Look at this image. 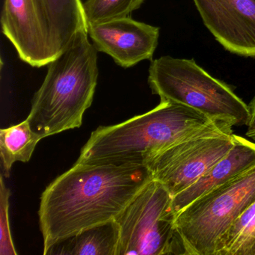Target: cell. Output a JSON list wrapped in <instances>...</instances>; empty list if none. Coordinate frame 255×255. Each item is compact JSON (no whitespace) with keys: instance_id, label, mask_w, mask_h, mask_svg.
<instances>
[{"instance_id":"6da1fadb","label":"cell","mask_w":255,"mask_h":255,"mask_svg":"<svg viewBox=\"0 0 255 255\" xmlns=\"http://www.w3.org/2000/svg\"><path fill=\"white\" fill-rule=\"evenodd\" d=\"M152 179L148 168L137 162L74 164L41 195L44 255L83 230L116 220Z\"/></svg>"},{"instance_id":"7a4b0ae2","label":"cell","mask_w":255,"mask_h":255,"mask_svg":"<svg viewBox=\"0 0 255 255\" xmlns=\"http://www.w3.org/2000/svg\"><path fill=\"white\" fill-rule=\"evenodd\" d=\"M97 52L88 32L83 31L47 65L26 119L42 138L81 126L98 84Z\"/></svg>"},{"instance_id":"3957f363","label":"cell","mask_w":255,"mask_h":255,"mask_svg":"<svg viewBox=\"0 0 255 255\" xmlns=\"http://www.w3.org/2000/svg\"><path fill=\"white\" fill-rule=\"evenodd\" d=\"M213 122L191 107L160 101L144 114L118 125L99 127L83 146L76 163L144 164L150 155Z\"/></svg>"},{"instance_id":"277c9868","label":"cell","mask_w":255,"mask_h":255,"mask_svg":"<svg viewBox=\"0 0 255 255\" xmlns=\"http://www.w3.org/2000/svg\"><path fill=\"white\" fill-rule=\"evenodd\" d=\"M147 82L160 101L191 107L217 123L247 126L249 105L194 59L164 56L152 60Z\"/></svg>"},{"instance_id":"5b68a950","label":"cell","mask_w":255,"mask_h":255,"mask_svg":"<svg viewBox=\"0 0 255 255\" xmlns=\"http://www.w3.org/2000/svg\"><path fill=\"white\" fill-rule=\"evenodd\" d=\"M255 201V165L212 189L176 214L186 255H216L224 234Z\"/></svg>"},{"instance_id":"8992f818","label":"cell","mask_w":255,"mask_h":255,"mask_svg":"<svg viewBox=\"0 0 255 255\" xmlns=\"http://www.w3.org/2000/svg\"><path fill=\"white\" fill-rule=\"evenodd\" d=\"M172 200L166 188L152 179L116 218L117 255H186Z\"/></svg>"},{"instance_id":"52a82bcc","label":"cell","mask_w":255,"mask_h":255,"mask_svg":"<svg viewBox=\"0 0 255 255\" xmlns=\"http://www.w3.org/2000/svg\"><path fill=\"white\" fill-rule=\"evenodd\" d=\"M233 127L213 123L150 155L144 161L152 177L173 197L202 177L235 144Z\"/></svg>"},{"instance_id":"ba28073f","label":"cell","mask_w":255,"mask_h":255,"mask_svg":"<svg viewBox=\"0 0 255 255\" xmlns=\"http://www.w3.org/2000/svg\"><path fill=\"white\" fill-rule=\"evenodd\" d=\"M1 25L20 59L30 66H47L58 56L44 0H5Z\"/></svg>"},{"instance_id":"9c48e42d","label":"cell","mask_w":255,"mask_h":255,"mask_svg":"<svg viewBox=\"0 0 255 255\" xmlns=\"http://www.w3.org/2000/svg\"><path fill=\"white\" fill-rule=\"evenodd\" d=\"M88 34L97 51L109 55L119 66L129 68L152 61L159 28L124 17L90 25Z\"/></svg>"},{"instance_id":"30bf717a","label":"cell","mask_w":255,"mask_h":255,"mask_svg":"<svg viewBox=\"0 0 255 255\" xmlns=\"http://www.w3.org/2000/svg\"><path fill=\"white\" fill-rule=\"evenodd\" d=\"M209 32L225 50L255 59V0H193Z\"/></svg>"},{"instance_id":"8fae6325","label":"cell","mask_w":255,"mask_h":255,"mask_svg":"<svg viewBox=\"0 0 255 255\" xmlns=\"http://www.w3.org/2000/svg\"><path fill=\"white\" fill-rule=\"evenodd\" d=\"M254 165H255V141L236 135L235 144L222 159L192 186L173 197L172 208L174 213L177 214L200 197Z\"/></svg>"},{"instance_id":"7c38bea8","label":"cell","mask_w":255,"mask_h":255,"mask_svg":"<svg viewBox=\"0 0 255 255\" xmlns=\"http://www.w3.org/2000/svg\"><path fill=\"white\" fill-rule=\"evenodd\" d=\"M120 229L116 220L80 231L49 249L46 255H117Z\"/></svg>"},{"instance_id":"4fadbf2b","label":"cell","mask_w":255,"mask_h":255,"mask_svg":"<svg viewBox=\"0 0 255 255\" xmlns=\"http://www.w3.org/2000/svg\"><path fill=\"white\" fill-rule=\"evenodd\" d=\"M55 47L61 53L78 32H88L82 0H44Z\"/></svg>"},{"instance_id":"5bb4252c","label":"cell","mask_w":255,"mask_h":255,"mask_svg":"<svg viewBox=\"0 0 255 255\" xmlns=\"http://www.w3.org/2000/svg\"><path fill=\"white\" fill-rule=\"evenodd\" d=\"M41 135L34 132L28 121L0 130V155L4 173L9 177L14 162H27L40 140Z\"/></svg>"},{"instance_id":"9a60e30c","label":"cell","mask_w":255,"mask_h":255,"mask_svg":"<svg viewBox=\"0 0 255 255\" xmlns=\"http://www.w3.org/2000/svg\"><path fill=\"white\" fill-rule=\"evenodd\" d=\"M216 255H255V201L224 234Z\"/></svg>"},{"instance_id":"2e32d148","label":"cell","mask_w":255,"mask_h":255,"mask_svg":"<svg viewBox=\"0 0 255 255\" xmlns=\"http://www.w3.org/2000/svg\"><path fill=\"white\" fill-rule=\"evenodd\" d=\"M144 0H85V16L88 26L118 17H129Z\"/></svg>"},{"instance_id":"e0dca14e","label":"cell","mask_w":255,"mask_h":255,"mask_svg":"<svg viewBox=\"0 0 255 255\" xmlns=\"http://www.w3.org/2000/svg\"><path fill=\"white\" fill-rule=\"evenodd\" d=\"M11 191L6 187L4 178L0 181V255H17L9 223V198Z\"/></svg>"},{"instance_id":"ac0fdd59","label":"cell","mask_w":255,"mask_h":255,"mask_svg":"<svg viewBox=\"0 0 255 255\" xmlns=\"http://www.w3.org/2000/svg\"><path fill=\"white\" fill-rule=\"evenodd\" d=\"M249 119L247 125L246 132H252L255 131V95L249 104Z\"/></svg>"},{"instance_id":"d6986e66","label":"cell","mask_w":255,"mask_h":255,"mask_svg":"<svg viewBox=\"0 0 255 255\" xmlns=\"http://www.w3.org/2000/svg\"><path fill=\"white\" fill-rule=\"evenodd\" d=\"M246 135L248 138L252 139V141H255V131L252 132H246Z\"/></svg>"}]
</instances>
